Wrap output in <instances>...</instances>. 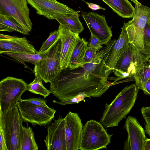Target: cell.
<instances>
[{"label": "cell", "mask_w": 150, "mask_h": 150, "mask_svg": "<svg viewBox=\"0 0 150 150\" xmlns=\"http://www.w3.org/2000/svg\"><path fill=\"white\" fill-rule=\"evenodd\" d=\"M112 134H108L100 122L93 120L87 122L82 129L79 144L81 150H97L107 148Z\"/></svg>", "instance_id": "cell-4"}, {"label": "cell", "mask_w": 150, "mask_h": 150, "mask_svg": "<svg viewBox=\"0 0 150 150\" xmlns=\"http://www.w3.org/2000/svg\"><path fill=\"white\" fill-rule=\"evenodd\" d=\"M58 30L62 42L60 65L62 70L68 67L71 55L80 37L79 34L60 24Z\"/></svg>", "instance_id": "cell-16"}, {"label": "cell", "mask_w": 150, "mask_h": 150, "mask_svg": "<svg viewBox=\"0 0 150 150\" xmlns=\"http://www.w3.org/2000/svg\"><path fill=\"white\" fill-rule=\"evenodd\" d=\"M145 132L149 135L150 137V125L145 123Z\"/></svg>", "instance_id": "cell-38"}, {"label": "cell", "mask_w": 150, "mask_h": 150, "mask_svg": "<svg viewBox=\"0 0 150 150\" xmlns=\"http://www.w3.org/2000/svg\"><path fill=\"white\" fill-rule=\"evenodd\" d=\"M19 112L23 121L46 127L51 124L56 110L54 109L36 105L21 100L17 103Z\"/></svg>", "instance_id": "cell-8"}, {"label": "cell", "mask_w": 150, "mask_h": 150, "mask_svg": "<svg viewBox=\"0 0 150 150\" xmlns=\"http://www.w3.org/2000/svg\"><path fill=\"white\" fill-rule=\"evenodd\" d=\"M128 42L129 38L124 23L120 36L112 47L105 65V75L108 78L110 74L115 71L119 54L123 47Z\"/></svg>", "instance_id": "cell-18"}, {"label": "cell", "mask_w": 150, "mask_h": 150, "mask_svg": "<svg viewBox=\"0 0 150 150\" xmlns=\"http://www.w3.org/2000/svg\"><path fill=\"white\" fill-rule=\"evenodd\" d=\"M110 52L106 45L97 52L91 62L74 69L62 70L50 82L51 93L60 101L72 99L80 94L88 97H101L112 85L105 73V64Z\"/></svg>", "instance_id": "cell-1"}, {"label": "cell", "mask_w": 150, "mask_h": 150, "mask_svg": "<svg viewBox=\"0 0 150 150\" xmlns=\"http://www.w3.org/2000/svg\"><path fill=\"white\" fill-rule=\"evenodd\" d=\"M124 128L128 136L124 143V150H144L147 139L145 130L135 117L128 116L126 119Z\"/></svg>", "instance_id": "cell-13"}, {"label": "cell", "mask_w": 150, "mask_h": 150, "mask_svg": "<svg viewBox=\"0 0 150 150\" xmlns=\"http://www.w3.org/2000/svg\"><path fill=\"white\" fill-rule=\"evenodd\" d=\"M139 89L135 84L126 86L110 104H105L100 122L106 128L117 126L134 106Z\"/></svg>", "instance_id": "cell-2"}, {"label": "cell", "mask_w": 150, "mask_h": 150, "mask_svg": "<svg viewBox=\"0 0 150 150\" xmlns=\"http://www.w3.org/2000/svg\"><path fill=\"white\" fill-rule=\"evenodd\" d=\"M37 51L28 42L26 38L0 34V53L35 54Z\"/></svg>", "instance_id": "cell-15"}, {"label": "cell", "mask_w": 150, "mask_h": 150, "mask_svg": "<svg viewBox=\"0 0 150 150\" xmlns=\"http://www.w3.org/2000/svg\"><path fill=\"white\" fill-rule=\"evenodd\" d=\"M47 126V135L44 140L47 150H67L64 118L60 115Z\"/></svg>", "instance_id": "cell-12"}, {"label": "cell", "mask_w": 150, "mask_h": 150, "mask_svg": "<svg viewBox=\"0 0 150 150\" xmlns=\"http://www.w3.org/2000/svg\"><path fill=\"white\" fill-rule=\"evenodd\" d=\"M27 85L21 79L7 76L0 82V112L3 113L17 105Z\"/></svg>", "instance_id": "cell-7"}, {"label": "cell", "mask_w": 150, "mask_h": 150, "mask_svg": "<svg viewBox=\"0 0 150 150\" xmlns=\"http://www.w3.org/2000/svg\"><path fill=\"white\" fill-rule=\"evenodd\" d=\"M144 150H150V138H147L146 140Z\"/></svg>", "instance_id": "cell-37"}, {"label": "cell", "mask_w": 150, "mask_h": 150, "mask_svg": "<svg viewBox=\"0 0 150 150\" xmlns=\"http://www.w3.org/2000/svg\"><path fill=\"white\" fill-rule=\"evenodd\" d=\"M21 100L22 101L36 105L46 107H48L46 104V100L41 98H31L25 99H21Z\"/></svg>", "instance_id": "cell-32"}, {"label": "cell", "mask_w": 150, "mask_h": 150, "mask_svg": "<svg viewBox=\"0 0 150 150\" xmlns=\"http://www.w3.org/2000/svg\"><path fill=\"white\" fill-rule=\"evenodd\" d=\"M83 1H84L86 3L88 7L89 8L92 10H96L100 9L102 10H105V8L100 6L98 5L92 3H89L88 2H86L84 0H83Z\"/></svg>", "instance_id": "cell-35"}, {"label": "cell", "mask_w": 150, "mask_h": 150, "mask_svg": "<svg viewBox=\"0 0 150 150\" xmlns=\"http://www.w3.org/2000/svg\"><path fill=\"white\" fill-rule=\"evenodd\" d=\"M81 14L91 34L96 36L102 45H107L112 36V27L109 26L105 17L94 12H81Z\"/></svg>", "instance_id": "cell-11"}, {"label": "cell", "mask_w": 150, "mask_h": 150, "mask_svg": "<svg viewBox=\"0 0 150 150\" xmlns=\"http://www.w3.org/2000/svg\"><path fill=\"white\" fill-rule=\"evenodd\" d=\"M141 111L146 123L150 125V106L142 107L141 109Z\"/></svg>", "instance_id": "cell-33"}, {"label": "cell", "mask_w": 150, "mask_h": 150, "mask_svg": "<svg viewBox=\"0 0 150 150\" xmlns=\"http://www.w3.org/2000/svg\"><path fill=\"white\" fill-rule=\"evenodd\" d=\"M35 78L33 81L27 85V90L32 93L41 95L45 98L49 96L50 92L44 86L40 76L36 74H35Z\"/></svg>", "instance_id": "cell-26"}, {"label": "cell", "mask_w": 150, "mask_h": 150, "mask_svg": "<svg viewBox=\"0 0 150 150\" xmlns=\"http://www.w3.org/2000/svg\"><path fill=\"white\" fill-rule=\"evenodd\" d=\"M65 120L67 150H79L83 125L78 113L70 111Z\"/></svg>", "instance_id": "cell-14"}, {"label": "cell", "mask_w": 150, "mask_h": 150, "mask_svg": "<svg viewBox=\"0 0 150 150\" xmlns=\"http://www.w3.org/2000/svg\"><path fill=\"white\" fill-rule=\"evenodd\" d=\"M144 50L142 53L147 61L150 59V21L146 24L143 37Z\"/></svg>", "instance_id": "cell-27"}, {"label": "cell", "mask_w": 150, "mask_h": 150, "mask_svg": "<svg viewBox=\"0 0 150 150\" xmlns=\"http://www.w3.org/2000/svg\"><path fill=\"white\" fill-rule=\"evenodd\" d=\"M143 91L145 94L150 95V77L145 82Z\"/></svg>", "instance_id": "cell-36"}, {"label": "cell", "mask_w": 150, "mask_h": 150, "mask_svg": "<svg viewBox=\"0 0 150 150\" xmlns=\"http://www.w3.org/2000/svg\"><path fill=\"white\" fill-rule=\"evenodd\" d=\"M79 16L78 13L64 15L57 17L55 19L62 26L74 33L79 34L84 30L79 19Z\"/></svg>", "instance_id": "cell-21"}, {"label": "cell", "mask_w": 150, "mask_h": 150, "mask_svg": "<svg viewBox=\"0 0 150 150\" xmlns=\"http://www.w3.org/2000/svg\"><path fill=\"white\" fill-rule=\"evenodd\" d=\"M135 48L129 42L123 47L119 56L115 70L129 73L134 76L137 63Z\"/></svg>", "instance_id": "cell-17"}, {"label": "cell", "mask_w": 150, "mask_h": 150, "mask_svg": "<svg viewBox=\"0 0 150 150\" xmlns=\"http://www.w3.org/2000/svg\"><path fill=\"white\" fill-rule=\"evenodd\" d=\"M3 54H6L23 64L25 62H28L34 65L37 62L42 59L43 58V52H40L38 51L35 54L5 52Z\"/></svg>", "instance_id": "cell-25"}, {"label": "cell", "mask_w": 150, "mask_h": 150, "mask_svg": "<svg viewBox=\"0 0 150 150\" xmlns=\"http://www.w3.org/2000/svg\"><path fill=\"white\" fill-rule=\"evenodd\" d=\"M119 16L133 18L135 8L128 0H102Z\"/></svg>", "instance_id": "cell-20"}, {"label": "cell", "mask_w": 150, "mask_h": 150, "mask_svg": "<svg viewBox=\"0 0 150 150\" xmlns=\"http://www.w3.org/2000/svg\"><path fill=\"white\" fill-rule=\"evenodd\" d=\"M135 55L137 63L134 78L138 88L143 91L145 82L150 77V59L147 61L144 56L136 48Z\"/></svg>", "instance_id": "cell-19"}, {"label": "cell", "mask_w": 150, "mask_h": 150, "mask_svg": "<svg viewBox=\"0 0 150 150\" xmlns=\"http://www.w3.org/2000/svg\"><path fill=\"white\" fill-rule=\"evenodd\" d=\"M88 44L85 39L80 38L72 52L68 67L73 69L80 66L88 46Z\"/></svg>", "instance_id": "cell-23"}, {"label": "cell", "mask_w": 150, "mask_h": 150, "mask_svg": "<svg viewBox=\"0 0 150 150\" xmlns=\"http://www.w3.org/2000/svg\"><path fill=\"white\" fill-rule=\"evenodd\" d=\"M134 4L133 18L125 24L129 42L142 54L144 50V28L146 23L150 21V8L140 2Z\"/></svg>", "instance_id": "cell-6"}, {"label": "cell", "mask_w": 150, "mask_h": 150, "mask_svg": "<svg viewBox=\"0 0 150 150\" xmlns=\"http://www.w3.org/2000/svg\"><path fill=\"white\" fill-rule=\"evenodd\" d=\"M0 31L11 32H17L29 35L18 22L13 17L8 14L0 13Z\"/></svg>", "instance_id": "cell-22"}, {"label": "cell", "mask_w": 150, "mask_h": 150, "mask_svg": "<svg viewBox=\"0 0 150 150\" xmlns=\"http://www.w3.org/2000/svg\"><path fill=\"white\" fill-rule=\"evenodd\" d=\"M97 51L88 46L86 50L84 57L80 66L89 63L91 61L96 57Z\"/></svg>", "instance_id": "cell-29"}, {"label": "cell", "mask_w": 150, "mask_h": 150, "mask_svg": "<svg viewBox=\"0 0 150 150\" xmlns=\"http://www.w3.org/2000/svg\"><path fill=\"white\" fill-rule=\"evenodd\" d=\"M39 16L49 20L55 19L62 15L75 14L78 12L67 5L56 0H27Z\"/></svg>", "instance_id": "cell-10"}, {"label": "cell", "mask_w": 150, "mask_h": 150, "mask_svg": "<svg viewBox=\"0 0 150 150\" xmlns=\"http://www.w3.org/2000/svg\"><path fill=\"white\" fill-rule=\"evenodd\" d=\"M0 113V127L8 150H21L23 125L17 105Z\"/></svg>", "instance_id": "cell-3"}, {"label": "cell", "mask_w": 150, "mask_h": 150, "mask_svg": "<svg viewBox=\"0 0 150 150\" xmlns=\"http://www.w3.org/2000/svg\"><path fill=\"white\" fill-rule=\"evenodd\" d=\"M38 144L35 138L32 128L28 126H23L22 131L21 150H38Z\"/></svg>", "instance_id": "cell-24"}, {"label": "cell", "mask_w": 150, "mask_h": 150, "mask_svg": "<svg viewBox=\"0 0 150 150\" xmlns=\"http://www.w3.org/2000/svg\"><path fill=\"white\" fill-rule=\"evenodd\" d=\"M132 1H133V2L134 3V4H137L139 2L137 0H130Z\"/></svg>", "instance_id": "cell-39"}, {"label": "cell", "mask_w": 150, "mask_h": 150, "mask_svg": "<svg viewBox=\"0 0 150 150\" xmlns=\"http://www.w3.org/2000/svg\"><path fill=\"white\" fill-rule=\"evenodd\" d=\"M27 0H0V13L10 15L29 33L33 24L29 17Z\"/></svg>", "instance_id": "cell-9"}, {"label": "cell", "mask_w": 150, "mask_h": 150, "mask_svg": "<svg viewBox=\"0 0 150 150\" xmlns=\"http://www.w3.org/2000/svg\"><path fill=\"white\" fill-rule=\"evenodd\" d=\"M59 37V33L58 30L51 32L49 37L43 43L38 51L42 52L47 50L53 45Z\"/></svg>", "instance_id": "cell-28"}, {"label": "cell", "mask_w": 150, "mask_h": 150, "mask_svg": "<svg viewBox=\"0 0 150 150\" xmlns=\"http://www.w3.org/2000/svg\"><path fill=\"white\" fill-rule=\"evenodd\" d=\"M89 46L96 50L99 51L103 48L101 42L95 35L91 33V36L89 40Z\"/></svg>", "instance_id": "cell-31"}, {"label": "cell", "mask_w": 150, "mask_h": 150, "mask_svg": "<svg viewBox=\"0 0 150 150\" xmlns=\"http://www.w3.org/2000/svg\"><path fill=\"white\" fill-rule=\"evenodd\" d=\"M88 97L85 94H80L72 99L65 101H56L55 100H53V102L59 104L64 105L78 103L79 102L84 100L85 98Z\"/></svg>", "instance_id": "cell-30"}, {"label": "cell", "mask_w": 150, "mask_h": 150, "mask_svg": "<svg viewBox=\"0 0 150 150\" xmlns=\"http://www.w3.org/2000/svg\"><path fill=\"white\" fill-rule=\"evenodd\" d=\"M62 42L59 37L48 49L43 52V58L35 65L34 74L46 83L56 77L62 70L60 65Z\"/></svg>", "instance_id": "cell-5"}, {"label": "cell", "mask_w": 150, "mask_h": 150, "mask_svg": "<svg viewBox=\"0 0 150 150\" xmlns=\"http://www.w3.org/2000/svg\"><path fill=\"white\" fill-rule=\"evenodd\" d=\"M0 150H8L3 132L1 127H0Z\"/></svg>", "instance_id": "cell-34"}]
</instances>
